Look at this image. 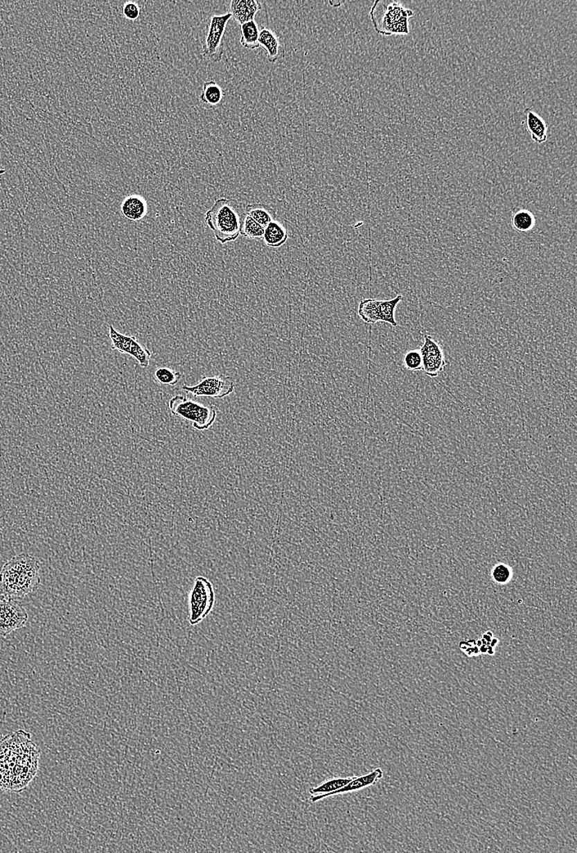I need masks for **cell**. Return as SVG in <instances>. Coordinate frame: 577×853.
<instances>
[{
    "label": "cell",
    "instance_id": "20",
    "mask_svg": "<svg viewBox=\"0 0 577 853\" xmlns=\"http://www.w3.org/2000/svg\"><path fill=\"white\" fill-rule=\"evenodd\" d=\"M224 98V92L222 87L214 80H209L203 85V92L200 95V101L209 106H218L221 104Z\"/></svg>",
    "mask_w": 577,
    "mask_h": 853
},
{
    "label": "cell",
    "instance_id": "21",
    "mask_svg": "<svg viewBox=\"0 0 577 853\" xmlns=\"http://www.w3.org/2000/svg\"><path fill=\"white\" fill-rule=\"evenodd\" d=\"M402 300L401 295H397L396 298L389 300H379V311L380 318L381 322L389 323L393 327H397L398 323L396 320V309L397 305Z\"/></svg>",
    "mask_w": 577,
    "mask_h": 853
},
{
    "label": "cell",
    "instance_id": "8",
    "mask_svg": "<svg viewBox=\"0 0 577 853\" xmlns=\"http://www.w3.org/2000/svg\"><path fill=\"white\" fill-rule=\"evenodd\" d=\"M185 392L199 397L222 399L234 393L235 384L229 376L219 374L204 377L194 386H182Z\"/></svg>",
    "mask_w": 577,
    "mask_h": 853
},
{
    "label": "cell",
    "instance_id": "23",
    "mask_svg": "<svg viewBox=\"0 0 577 853\" xmlns=\"http://www.w3.org/2000/svg\"><path fill=\"white\" fill-rule=\"evenodd\" d=\"M353 777H337L326 779L323 783L317 785L316 787L310 789L311 795H319V794H326L337 791L341 789L353 779Z\"/></svg>",
    "mask_w": 577,
    "mask_h": 853
},
{
    "label": "cell",
    "instance_id": "11",
    "mask_svg": "<svg viewBox=\"0 0 577 853\" xmlns=\"http://www.w3.org/2000/svg\"><path fill=\"white\" fill-rule=\"evenodd\" d=\"M419 351L422 354L425 374L431 378H436L447 365L444 350L431 336L425 335L423 345Z\"/></svg>",
    "mask_w": 577,
    "mask_h": 853
},
{
    "label": "cell",
    "instance_id": "4",
    "mask_svg": "<svg viewBox=\"0 0 577 853\" xmlns=\"http://www.w3.org/2000/svg\"><path fill=\"white\" fill-rule=\"evenodd\" d=\"M414 15L413 10L400 2L375 1L370 10L375 31L384 37L409 35V19Z\"/></svg>",
    "mask_w": 577,
    "mask_h": 853
},
{
    "label": "cell",
    "instance_id": "1",
    "mask_svg": "<svg viewBox=\"0 0 577 853\" xmlns=\"http://www.w3.org/2000/svg\"><path fill=\"white\" fill-rule=\"evenodd\" d=\"M40 750L31 734L19 730L0 738V789L21 793L39 770Z\"/></svg>",
    "mask_w": 577,
    "mask_h": 853
},
{
    "label": "cell",
    "instance_id": "5",
    "mask_svg": "<svg viewBox=\"0 0 577 853\" xmlns=\"http://www.w3.org/2000/svg\"><path fill=\"white\" fill-rule=\"evenodd\" d=\"M168 407L172 415L191 422L193 428L198 431L212 428L218 416L213 406L195 402L184 395L173 397L168 402Z\"/></svg>",
    "mask_w": 577,
    "mask_h": 853
},
{
    "label": "cell",
    "instance_id": "6",
    "mask_svg": "<svg viewBox=\"0 0 577 853\" xmlns=\"http://www.w3.org/2000/svg\"><path fill=\"white\" fill-rule=\"evenodd\" d=\"M215 592L212 583L204 576L196 577L189 595V622L198 625L208 616L215 605Z\"/></svg>",
    "mask_w": 577,
    "mask_h": 853
},
{
    "label": "cell",
    "instance_id": "10",
    "mask_svg": "<svg viewBox=\"0 0 577 853\" xmlns=\"http://www.w3.org/2000/svg\"><path fill=\"white\" fill-rule=\"evenodd\" d=\"M28 619V612L19 601L0 596V637L24 628Z\"/></svg>",
    "mask_w": 577,
    "mask_h": 853
},
{
    "label": "cell",
    "instance_id": "26",
    "mask_svg": "<svg viewBox=\"0 0 577 853\" xmlns=\"http://www.w3.org/2000/svg\"><path fill=\"white\" fill-rule=\"evenodd\" d=\"M154 377L161 384L175 386L181 379L182 374L180 371L174 370L170 368L161 367L155 370Z\"/></svg>",
    "mask_w": 577,
    "mask_h": 853
},
{
    "label": "cell",
    "instance_id": "15",
    "mask_svg": "<svg viewBox=\"0 0 577 853\" xmlns=\"http://www.w3.org/2000/svg\"><path fill=\"white\" fill-rule=\"evenodd\" d=\"M526 116V128L531 134V139L538 145L547 142L549 137V126L542 117L532 109L525 110Z\"/></svg>",
    "mask_w": 577,
    "mask_h": 853
},
{
    "label": "cell",
    "instance_id": "24",
    "mask_svg": "<svg viewBox=\"0 0 577 853\" xmlns=\"http://www.w3.org/2000/svg\"><path fill=\"white\" fill-rule=\"evenodd\" d=\"M265 228L259 225L256 221H254L251 217H249L245 213L240 229L241 236L249 238V239H263V235H265Z\"/></svg>",
    "mask_w": 577,
    "mask_h": 853
},
{
    "label": "cell",
    "instance_id": "25",
    "mask_svg": "<svg viewBox=\"0 0 577 853\" xmlns=\"http://www.w3.org/2000/svg\"><path fill=\"white\" fill-rule=\"evenodd\" d=\"M513 226L517 231L526 232L531 230L535 224V218L530 211L522 209L518 211L512 220Z\"/></svg>",
    "mask_w": 577,
    "mask_h": 853
},
{
    "label": "cell",
    "instance_id": "13",
    "mask_svg": "<svg viewBox=\"0 0 577 853\" xmlns=\"http://www.w3.org/2000/svg\"><path fill=\"white\" fill-rule=\"evenodd\" d=\"M259 46L265 49L268 61L274 62L281 60L285 55V48L274 31L263 28L259 34Z\"/></svg>",
    "mask_w": 577,
    "mask_h": 853
},
{
    "label": "cell",
    "instance_id": "22",
    "mask_svg": "<svg viewBox=\"0 0 577 853\" xmlns=\"http://www.w3.org/2000/svg\"><path fill=\"white\" fill-rule=\"evenodd\" d=\"M359 314L362 320L369 325L381 322L379 311V300L366 299L362 300L359 307Z\"/></svg>",
    "mask_w": 577,
    "mask_h": 853
},
{
    "label": "cell",
    "instance_id": "17",
    "mask_svg": "<svg viewBox=\"0 0 577 853\" xmlns=\"http://www.w3.org/2000/svg\"><path fill=\"white\" fill-rule=\"evenodd\" d=\"M263 240L267 246L279 248L288 240V230L280 219H274L265 227Z\"/></svg>",
    "mask_w": 577,
    "mask_h": 853
},
{
    "label": "cell",
    "instance_id": "16",
    "mask_svg": "<svg viewBox=\"0 0 577 853\" xmlns=\"http://www.w3.org/2000/svg\"><path fill=\"white\" fill-rule=\"evenodd\" d=\"M121 211L123 216L131 221H140L147 214L146 201L141 196H128L123 201Z\"/></svg>",
    "mask_w": 577,
    "mask_h": 853
},
{
    "label": "cell",
    "instance_id": "14",
    "mask_svg": "<svg viewBox=\"0 0 577 853\" xmlns=\"http://www.w3.org/2000/svg\"><path fill=\"white\" fill-rule=\"evenodd\" d=\"M261 10V3L257 0H232L229 12L232 19L241 26L254 21L255 16Z\"/></svg>",
    "mask_w": 577,
    "mask_h": 853
},
{
    "label": "cell",
    "instance_id": "18",
    "mask_svg": "<svg viewBox=\"0 0 577 853\" xmlns=\"http://www.w3.org/2000/svg\"><path fill=\"white\" fill-rule=\"evenodd\" d=\"M245 213L256 221L259 225L265 228L268 224L276 219V213L269 206L263 204L249 205L245 207Z\"/></svg>",
    "mask_w": 577,
    "mask_h": 853
},
{
    "label": "cell",
    "instance_id": "2",
    "mask_svg": "<svg viewBox=\"0 0 577 853\" xmlns=\"http://www.w3.org/2000/svg\"><path fill=\"white\" fill-rule=\"evenodd\" d=\"M40 564L34 556H13L0 570V596L19 601L37 592L40 585Z\"/></svg>",
    "mask_w": 577,
    "mask_h": 853
},
{
    "label": "cell",
    "instance_id": "3",
    "mask_svg": "<svg viewBox=\"0 0 577 853\" xmlns=\"http://www.w3.org/2000/svg\"><path fill=\"white\" fill-rule=\"evenodd\" d=\"M245 209L233 199L220 198L205 214V222L221 244L235 241L240 235Z\"/></svg>",
    "mask_w": 577,
    "mask_h": 853
},
{
    "label": "cell",
    "instance_id": "27",
    "mask_svg": "<svg viewBox=\"0 0 577 853\" xmlns=\"http://www.w3.org/2000/svg\"><path fill=\"white\" fill-rule=\"evenodd\" d=\"M404 363L407 370L414 372L423 370V358L419 350H413L405 354Z\"/></svg>",
    "mask_w": 577,
    "mask_h": 853
},
{
    "label": "cell",
    "instance_id": "7",
    "mask_svg": "<svg viewBox=\"0 0 577 853\" xmlns=\"http://www.w3.org/2000/svg\"><path fill=\"white\" fill-rule=\"evenodd\" d=\"M232 19L230 12L222 15H213L207 35H206L203 46L202 55L212 62H218L222 60L224 53V35L228 22Z\"/></svg>",
    "mask_w": 577,
    "mask_h": 853
},
{
    "label": "cell",
    "instance_id": "29",
    "mask_svg": "<svg viewBox=\"0 0 577 853\" xmlns=\"http://www.w3.org/2000/svg\"><path fill=\"white\" fill-rule=\"evenodd\" d=\"M510 569L506 565H498L493 570V578L499 583H507L510 578Z\"/></svg>",
    "mask_w": 577,
    "mask_h": 853
},
{
    "label": "cell",
    "instance_id": "12",
    "mask_svg": "<svg viewBox=\"0 0 577 853\" xmlns=\"http://www.w3.org/2000/svg\"><path fill=\"white\" fill-rule=\"evenodd\" d=\"M382 777L383 770L381 768H377V769L369 772L368 774L362 775L361 776H353V778L350 782H348L346 785H344V786L341 789L337 790V791L326 794H319V795H312L310 798V801L312 802H317L323 800L324 798L335 795H339V794L359 791L361 789L373 786V785L377 784L380 779H382Z\"/></svg>",
    "mask_w": 577,
    "mask_h": 853
},
{
    "label": "cell",
    "instance_id": "19",
    "mask_svg": "<svg viewBox=\"0 0 577 853\" xmlns=\"http://www.w3.org/2000/svg\"><path fill=\"white\" fill-rule=\"evenodd\" d=\"M240 31L241 46L245 49H250V51H254V49L260 47L258 42L260 29H259L256 21H251L241 25Z\"/></svg>",
    "mask_w": 577,
    "mask_h": 853
},
{
    "label": "cell",
    "instance_id": "28",
    "mask_svg": "<svg viewBox=\"0 0 577 853\" xmlns=\"http://www.w3.org/2000/svg\"><path fill=\"white\" fill-rule=\"evenodd\" d=\"M141 15V7L137 3L129 1L123 4V15L127 20L136 21L140 19Z\"/></svg>",
    "mask_w": 577,
    "mask_h": 853
},
{
    "label": "cell",
    "instance_id": "9",
    "mask_svg": "<svg viewBox=\"0 0 577 853\" xmlns=\"http://www.w3.org/2000/svg\"><path fill=\"white\" fill-rule=\"evenodd\" d=\"M109 336L112 350L121 354H129L144 369L150 366L152 352L142 345L136 336L121 334L113 325L109 326Z\"/></svg>",
    "mask_w": 577,
    "mask_h": 853
}]
</instances>
